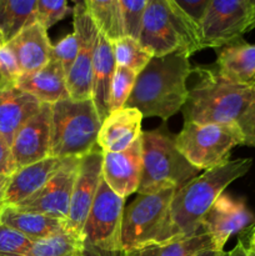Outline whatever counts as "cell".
I'll return each instance as SVG.
<instances>
[{
  "label": "cell",
  "mask_w": 255,
  "mask_h": 256,
  "mask_svg": "<svg viewBox=\"0 0 255 256\" xmlns=\"http://www.w3.org/2000/svg\"><path fill=\"white\" fill-rule=\"evenodd\" d=\"M22 76L18 62L8 45L0 46V92L18 88Z\"/></svg>",
  "instance_id": "33"
},
{
  "label": "cell",
  "mask_w": 255,
  "mask_h": 256,
  "mask_svg": "<svg viewBox=\"0 0 255 256\" xmlns=\"http://www.w3.org/2000/svg\"><path fill=\"white\" fill-rule=\"evenodd\" d=\"M254 84H255V82H254Z\"/></svg>",
  "instance_id": "45"
},
{
  "label": "cell",
  "mask_w": 255,
  "mask_h": 256,
  "mask_svg": "<svg viewBox=\"0 0 255 256\" xmlns=\"http://www.w3.org/2000/svg\"><path fill=\"white\" fill-rule=\"evenodd\" d=\"M185 52L152 58L138 74L124 108H134L144 116L166 122L182 109L188 99V79L192 65Z\"/></svg>",
  "instance_id": "2"
},
{
  "label": "cell",
  "mask_w": 255,
  "mask_h": 256,
  "mask_svg": "<svg viewBox=\"0 0 255 256\" xmlns=\"http://www.w3.org/2000/svg\"><path fill=\"white\" fill-rule=\"evenodd\" d=\"M79 162L80 158H66L56 174L39 192L20 204L14 205V208L22 212L46 215L62 222H66Z\"/></svg>",
  "instance_id": "12"
},
{
  "label": "cell",
  "mask_w": 255,
  "mask_h": 256,
  "mask_svg": "<svg viewBox=\"0 0 255 256\" xmlns=\"http://www.w3.org/2000/svg\"><path fill=\"white\" fill-rule=\"evenodd\" d=\"M216 52L214 66L222 78L236 84H254L255 44L240 39L218 48Z\"/></svg>",
  "instance_id": "23"
},
{
  "label": "cell",
  "mask_w": 255,
  "mask_h": 256,
  "mask_svg": "<svg viewBox=\"0 0 255 256\" xmlns=\"http://www.w3.org/2000/svg\"><path fill=\"white\" fill-rule=\"evenodd\" d=\"M42 105L36 98L19 88L0 92V135L10 146L20 128L39 112Z\"/></svg>",
  "instance_id": "22"
},
{
  "label": "cell",
  "mask_w": 255,
  "mask_h": 256,
  "mask_svg": "<svg viewBox=\"0 0 255 256\" xmlns=\"http://www.w3.org/2000/svg\"><path fill=\"white\" fill-rule=\"evenodd\" d=\"M139 42L154 58L202 50V29L175 0H149Z\"/></svg>",
  "instance_id": "4"
},
{
  "label": "cell",
  "mask_w": 255,
  "mask_h": 256,
  "mask_svg": "<svg viewBox=\"0 0 255 256\" xmlns=\"http://www.w3.org/2000/svg\"><path fill=\"white\" fill-rule=\"evenodd\" d=\"M0 222L26 236L32 242L65 230L64 222L36 212H22L14 206H5Z\"/></svg>",
  "instance_id": "24"
},
{
  "label": "cell",
  "mask_w": 255,
  "mask_h": 256,
  "mask_svg": "<svg viewBox=\"0 0 255 256\" xmlns=\"http://www.w3.org/2000/svg\"><path fill=\"white\" fill-rule=\"evenodd\" d=\"M142 172L138 194H155L166 189H180L198 176L192 166L178 150L175 136L164 129L142 132Z\"/></svg>",
  "instance_id": "5"
},
{
  "label": "cell",
  "mask_w": 255,
  "mask_h": 256,
  "mask_svg": "<svg viewBox=\"0 0 255 256\" xmlns=\"http://www.w3.org/2000/svg\"><path fill=\"white\" fill-rule=\"evenodd\" d=\"M18 88L36 98L42 104H55L69 99L66 72L62 64L52 59L44 68L30 74H22Z\"/></svg>",
  "instance_id": "20"
},
{
  "label": "cell",
  "mask_w": 255,
  "mask_h": 256,
  "mask_svg": "<svg viewBox=\"0 0 255 256\" xmlns=\"http://www.w3.org/2000/svg\"><path fill=\"white\" fill-rule=\"evenodd\" d=\"M66 159L49 156L22 168L10 175L5 192L6 206H14L39 192L62 168Z\"/></svg>",
  "instance_id": "19"
},
{
  "label": "cell",
  "mask_w": 255,
  "mask_h": 256,
  "mask_svg": "<svg viewBox=\"0 0 255 256\" xmlns=\"http://www.w3.org/2000/svg\"><path fill=\"white\" fill-rule=\"evenodd\" d=\"M119 2L122 8L125 36L139 40L142 29V22H144L145 9L149 0H136V2L119 0Z\"/></svg>",
  "instance_id": "31"
},
{
  "label": "cell",
  "mask_w": 255,
  "mask_h": 256,
  "mask_svg": "<svg viewBox=\"0 0 255 256\" xmlns=\"http://www.w3.org/2000/svg\"><path fill=\"white\" fill-rule=\"evenodd\" d=\"M255 29V0H212L202 24V48H222Z\"/></svg>",
  "instance_id": "10"
},
{
  "label": "cell",
  "mask_w": 255,
  "mask_h": 256,
  "mask_svg": "<svg viewBox=\"0 0 255 256\" xmlns=\"http://www.w3.org/2000/svg\"><path fill=\"white\" fill-rule=\"evenodd\" d=\"M138 74L125 66L116 65L114 79L112 85V98H110V112L124 108L129 99L135 85Z\"/></svg>",
  "instance_id": "30"
},
{
  "label": "cell",
  "mask_w": 255,
  "mask_h": 256,
  "mask_svg": "<svg viewBox=\"0 0 255 256\" xmlns=\"http://www.w3.org/2000/svg\"><path fill=\"white\" fill-rule=\"evenodd\" d=\"M5 44H6V42H5L4 36H2V34L0 32V46H2V45H5Z\"/></svg>",
  "instance_id": "43"
},
{
  "label": "cell",
  "mask_w": 255,
  "mask_h": 256,
  "mask_svg": "<svg viewBox=\"0 0 255 256\" xmlns=\"http://www.w3.org/2000/svg\"><path fill=\"white\" fill-rule=\"evenodd\" d=\"M116 62L112 54V42L99 32L92 62V100L102 122L110 114V98Z\"/></svg>",
  "instance_id": "21"
},
{
  "label": "cell",
  "mask_w": 255,
  "mask_h": 256,
  "mask_svg": "<svg viewBox=\"0 0 255 256\" xmlns=\"http://www.w3.org/2000/svg\"><path fill=\"white\" fill-rule=\"evenodd\" d=\"M249 246H250V248H252V249H255V229H254V232H252V236H250Z\"/></svg>",
  "instance_id": "42"
},
{
  "label": "cell",
  "mask_w": 255,
  "mask_h": 256,
  "mask_svg": "<svg viewBox=\"0 0 255 256\" xmlns=\"http://www.w3.org/2000/svg\"><path fill=\"white\" fill-rule=\"evenodd\" d=\"M85 5L96 29L110 42L125 36L119 0H86Z\"/></svg>",
  "instance_id": "27"
},
{
  "label": "cell",
  "mask_w": 255,
  "mask_h": 256,
  "mask_svg": "<svg viewBox=\"0 0 255 256\" xmlns=\"http://www.w3.org/2000/svg\"><path fill=\"white\" fill-rule=\"evenodd\" d=\"M69 6L64 0L50 2V0H38L36 22H39L48 32V29L64 19L69 14Z\"/></svg>",
  "instance_id": "34"
},
{
  "label": "cell",
  "mask_w": 255,
  "mask_h": 256,
  "mask_svg": "<svg viewBox=\"0 0 255 256\" xmlns=\"http://www.w3.org/2000/svg\"><path fill=\"white\" fill-rule=\"evenodd\" d=\"M212 0H175L178 5L188 14V16L192 20L202 29V20H204L206 10L209 8Z\"/></svg>",
  "instance_id": "36"
},
{
  "label": "cell",
  "mask_w": 255,
  "mask_h": 256,
  "mask_svg": "<svg viewBox=\"0 0 255 256\" xmlns=\"http://www.w3.org/2000/svg\"><path fill=\"white\" fill-rule=\"evenodd\" d=\"M142 172V136L126 150L104 152L102 179L116 195L125 199L138 192Z\"/></svg>",
  "instance_id": "16"
},
{
  "label": "cell",
  "mask_w": 255,
  "mask_h": 256,
  "mask_svg": "<svg viewBox=\"0 0 255 256\" xmlns=\"http://www.w3.org/2000/svg\"><path fill=\"white\" fill-rule=\"evenodd\" d=\"M238 126L244 136V144L255 148V102L248 108L242 118L238 120Z\"/></svg>",
  "instance_id": "37"
},
{
  "label": "cell",
  "mask_w": 255,
  "mask_h": 256,
  "mask_svg": "<svg viewBox=\"0 0 255 256\" xmlns=\"http://www.w3.org/2000/svg\"><path fill=\"white\" fill-rule=\"evenodd\" d=\"M206 250L216 252L210 235L202 230L194 236L172 240L162 244H150L126 252V256H195Z\"/></svg>",
  "instance_id": "25"
},
{
  "label": "cell",
  "mask_w": 255,
  "mask_h": 256,
  "mask_svg": "<svg viewBox=\"0 0 255 256\" xmlns=\"http://www.w3.org/2000/svg\"><path fill=\"white\" fill-rule=\"evenodd\" d=\"M78 52H79V38L76 32H72V34H68L66 36L62 38L58 44L52 45V59H56L62 62L68 76L76 60Z\"/></svg>",
  "instance_id": "35"
},
{
  "label": "cell",
  "mask_w": 255,
  "mask_h": 256,
  "mask_svg": "<svg viewBox=\"0 0 255 256\" xmlns=\"http://www.w3.org/2000/svg\"><path fill=\"white\" fill-rule=\"evenodd\" d=\"M249 158L228 160L198 175L178 189L168 208L164 225L155 244L185 239L202 232V222L224 190L250 170Z\"/></svg>",
  "instance_id": "1"
},
{
  "label": "cell",
  "mask_w": 255,
  "mask_h": 256,
  "mask_svg": "<svg viewBox=\"0 0 255 256\" xmlns=\"http://www.w3.org/2000/svg\"><path fill=\"white\" fill-rule=\"evenodd\" d=\"M38 0H0V32L5 42L36 22Z\"/></svg>",
  "instance_id": "26"
},
{
  "label": "cell",
  "mask_w": 255,
  "mask_h": 256,
  "mask_svg": "<svg viewBox=\"0 0 255 256\" xmlns=\"http://www.w3.org/2000/svg\"><path fill=\"white\" fill-rule=\"evenodd\" d=\"M32 242L0 222V256H25Z\"/></svg>",
  "instance_id": "32"
},
{
  "label": "cell",
  "mask_w": 255,
  "mask_h": 256,
  "mask_svg": "<svg viewBox=\"0 0 255 256\" xmlns=\"http://www.w3.org/2000/svg\"><path fill=\"white\" fill-rule=\"evenodd\" d=\"M25 256H84L82 238L62 230L32 242Z\"/></svg>",
  "instance_id": "28"
},
{
  "label": "cell",
  "mask_w": 255,
  "mask_h": 256,
  "mask_svg": "<svg viewBox=\"0 0 255 256\" xmlns=\"http://www.w3.org/2000/svg\"><path fill=\"white\" fill-rule=\"evenodd\" d=\"M176 189L140 195L124 209L122 240L125 252L155 244Z\"/></svg>",
  "instance_id": "9"
},
{
  "label": "cell",
  "mask_w": 255,
  "mask_h": 256,
  "mask_svg": "<svg viewBox=\"0 0 255 256\" xmlns=\"http://www.w3.org/2000/svg\"><path fill=\"white\" fill-rule=\"evenodd\" d=\"M102 120L92 100L65 99L52 105L50 156L82 158L98 148Z\"/></svg>",
  "instance_id": "6"
},
{
  "label": "cell",
  "mask_w": 255,
  "mask_h": 256,
  "mask_svg": "<svg viewBox=\"0 0 255 256\" xmlns=\"http://www.w3.org/2000/svg\"><path fill=\"white\" fill-rule=\"evenodd\" d=\"M195 80L188 88L182 112L185 122L200 125L236 124L255 102V84H236L225 79L214 65L192 68Z\"/></svg>",
  "instance_id": "3"
},
{
  "label": "cell",
  "mask_w": 255,
  "mask_h": 256,
  "mask_svg": "<svg viewBox=\"0 0 255 256\" xmlns=\"http://www.w3.org/2000/svg\"><path fill=\"white\" fill-rule=\"evenodd\" d=\"M124 199L104 179L82 230L84 256H126L122 240Z\"/></svg>",
  "instance_id": "8"
},
{
  "label": "cell",
  "mask_w": 255,
  "mask_h": 256,
  "mask_svg": "<svg viewBox=\"0 0 255 256\" xmlns=\"http://www.w3.org/2000/svg\"><path fill=\"white\" fill-rule=\"evenodd\" d=\"M254 222V215L242 200L222 192L202 222V232L210 235L218 252H224L230 236L239 234Z\"/></svg>",
  "instance_id": "15"
},
{
  "label": "cell",
  "mask_w": 255,
  "mask_h": 256,
  "mask_svg": "<svg viewBox=\"0 0 255 256\" xmlns=\"http://www.w3.org/2000/svg\"><path fill=\"white\" fill-rule=\"evenodd\" d=\"M12 172L14 168H12V146L0 135V175H12Z\"/></svg>",
  "instance_id": "38"
},
{
  "label": "cell",
  "mask_w": 255,
  "mask_h": 256,
  "mask_svg": "<svg viewBox=\"0 0 255 256\" xmlns=\"http://www.w3.org/2000/svg\"><path fill=\"white\" fill-rule=\"evenodd\" d=\"M10 175H0V215L5 209V192H6L8 184H9Z\"/></svg>",
  "instance_id": "40"
},
{
  "label": "cell",
  "mask_w": 255,
  "mask_h": 256,
  "mask_svg": "<svg viewBox=\"0 0 255 256\" xmlns=\"http://www.w3.org/2000/svg\"><path fill=\"white\" fill-rule=\"evenodd\" d=\"M218 256H225V252H220V254Z\"/></svg>",
  "instance_id": "44"
},
{
  "label": "cell",
  "mask_w": 255,
  "mask_h": 256,
  "mask_svg": "<svg viewBox=\"0 0 255 256\" xmlns=\"http://www.w3.org/2000/svg\"><path fill=\"white\" fill-rule=\"evenodd\" d=\"M225 256H255V249L250 248L249 245H245L242 239H239L234 249L230 250Z\"/></svg>",
  "instance_id": "39"
},
{
  "label": "cell",
  "mask_w": 255,
  "mask_h": 256,
  "mask_svg": "<svg viewBox=\"0 0 255 256\" xmlns=\"http://www.w3.org/2000/svg\"><path fill=\"white\" fill-rule=\"evenodd\" d=\"M220 252H212V250H206V252H199L198 255L195 256H218Z\"/></svg>",
  "instance_id": "41"
},
{
  "label": "cell",
  "mask_w": 255,
  "mask_h": 256,
  "mask_svg": "<svg viewBox=\"0 0 255 256\" xmlns=\"http://www.w3.org/2000/svg\"><path fill=\"white\" fill-rule=\"evenodd\" d=\"M104 152L99 146L80 158L79 169L75 179L70 202L69 215L64 222L65 230L82 238L85 222L90 214L98 189L102 179Z\"/></svg>",
  "instance_id": "13"
},
{
  "label": "cell",
  "mask_w": 255,
  "mask_h": 256,
  "mask_svg": "<svg viewBox=\"0 0 255 256\" xmlns=\"http://www.w3.org/2000/svg\"><path fill=\"white\" fill-rule=\"evenodd\" d=\"M180 154L198 170H210L229 160L232 150L244 144L238 124L200 125L184 122L175 136Z\"/></svg>",
  "instance_id": "7"
},
{
  "label": "cell",
  "mask_w": 255,
  "mask_h": 256,
  "mask_svg": "<svg viewBox=\"0 0 255 256\" xmlns=\"http://www.w3.org/2000/svg\"><path fill=\"white\" fill-rule=\"evenodd\" d=\"M52 105L42 104L15 135L12 144L14 172L50 156Z\"/></svg>",
  "instance_id": "14"
},
{
  "label": "cell",
  "mask_w": 255,
  "mask_h": 256,
  "mask_svg": "<svg viewBox=\"0 0 255 256\" xmlns=\"http://www.w3.org/2000/svg\"><path fill=\"white\" fill-rule=\"evenodd\" d=\"M112 49L116 65L128 68L136 74H140L154 58L140 44L139 40L129 36L112 42Z\"/></svg>",
  "instance_id": "29"
},
{
  "label": "cell",
  "mask_w": 255,
  "mask_h": 256,
  "mask_svg": "<svg viewBox=\"0 0 255 256\" xmlns=\"http://www.w3.org/2000/svg\"><path fill=\"white\" fill-rule=\"evenodd\" d=\"M74 32L79 38V52L66 76V86L72 100H90L92 86V62L99 30L89 15L85 2H76L72 9Z\"/></svg>",
  "instance_id": "11"
},
{
  "label": "cell",
  "mask_w": 255,
  "mask_h": 256,
  "mask_svg": "<svg viewBox=\"0 0 255 256\" xmlns=\"http://www.w3.org/2000/svg\"><path fill=\"white\" fill-rule=\"evenodd\" d=\"M6 45L12 50L22 74L38 72L52 60V45L48 32L39 22L25 28Z\"/></svg>",
  "instance_id": "18"
},
{
  "label": "cell",
  "mask_w": 255,
  "mask_h": 256,
  "mask_svg": "<svg viewBox=\"0 0 255 256\" xmlns=\"http://www.w3.org/2000/svg\"><path fill=\"white\" fill-rule=\"evenodd\" d=\"M142 115L134 108L112 112L102 122L98 146L102 152H120L132 146L142 136Z\"/></svg>",
  "instance_id": "17"
}]
</instances>
